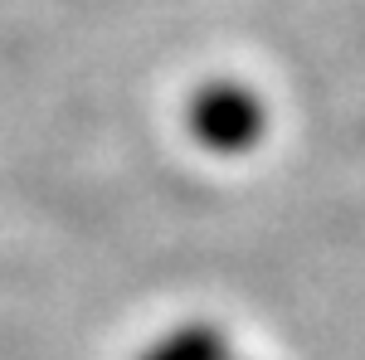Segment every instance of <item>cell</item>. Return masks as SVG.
<instances>
[{
  "label": "cell",
  "instance_id": "1",
  "mask_svg": "<svg viewBox=\"0 0 365 360\" xmlns=\"http://www.w3.org/2000/svg\"><path fill=\"white\" fill-rule=\"evenodd\" d=\"M185 127L190 137L215 151V156H244L263 141L268 127V108L249 83L239 78H210L190 93V108H185Z\"/></svg>",
  "mask_w": 365,
  "mask_h": 360
},
{
  "label": "cell",
  "instance_id": "2",
  "mask_svg": "<svg viewBox=\"0 0 365 360\" xmlns=\"http://www.w3.org/2000/svg\"><path fill=\"white\" fill-rule=\"evenodd\" d=\"M141 360H234V346L215 322H185L161 341H151Z\"/></svg>",
  "mask_w": 365,
  "mask_h": 360
}]
</instances>
